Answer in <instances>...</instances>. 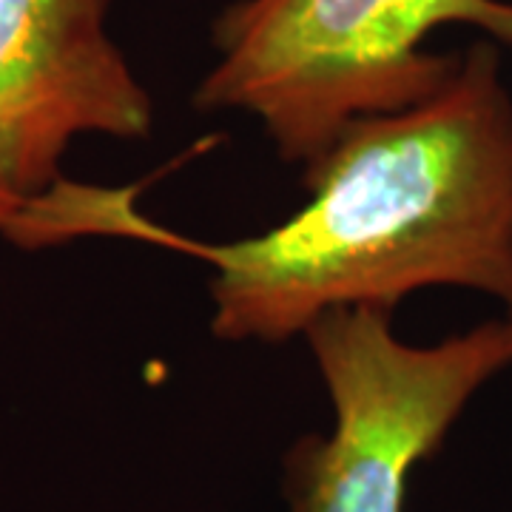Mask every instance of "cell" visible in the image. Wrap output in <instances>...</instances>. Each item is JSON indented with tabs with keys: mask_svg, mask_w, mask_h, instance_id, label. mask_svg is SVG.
Instances as JSON below:
<instances>
[{
	"mask_svg": "<svg viewBox=\"0 0 512 512\" xmlns=\"http://www.w3.org/2000/svg\"><path fill=\"white\" fill-rule=\"evenodd\" d=\"M444 23L512 46L507 0H237L214 23L194 106L251 114L282 160L311 165L350 123L439 92L461 60L424 52Z\"/></svg>",
	"mask_w": 512,
	"mask_h": 512,
	"instance_id": "2",
	"label": "cell"
},
{
	"mask_svg": "<svg viewBox=\"0 0 512 512\" xmlns=\"http://www.w3.org/2000/svg\"><path fill=\"white\" fill-rule=\"evenodd\" d=\"M384 308H336L305 328L333 404L328 439L288 456L291 512H407L416 464L484 384L512 367V322L493 319L439 345H407Z\"/></svg>",
	"mask_w": 512,
	"mask_h": 512,
	"instance_id": "3",
	"label": "cell"
},
{
	"mask_svg": "<svg viewBox=\"0 0 512 512\" xmlns=\"http://www.w3.org/2000/svg\"><path fill=\"white\" fill-rule=\"evenodd\" d=\"M111 0H0V191L49 194L77 137L146 140L151 97L106 32Z\"/></svg>",
	"mask_w": 512,
	"mask_h": 512,
	"instance_id": "4",
	"label": "cell"
},
{
	"mask_svg": "<svg viewBox=\"0 0 512 512\" xmlns=\"http://www.w3.org/2000/svg\"><path fill=\"white\" fill-rule=\"evenodd\" d=\"M311 200L259 237L202 245L97 191L94 234L154 239L214 268L211 330L285 342L336 308L396 311L421 288H470L512 322V97L490 40L416 106L350 123L305 165Z\"/></svg>",
	"mask_w": 512,
	"mask_h": 512,
	"instance_id": "1",
	"label": "cell"
},
{
	"mask_svg": "<svg viewBox=\"0 0 512 512\" xmlns=\"http://www.w3.org/2000/svg\"><path fill=\"white\" fill-rule=\"evenodd\" d=\"M26 205L29 202H20L15 197H9V194H3L0 191V231H6L9 237H12V231L18 228L20 217H23V211H26Z\"/></svg>",
	"mask_w": 512,
	"mask_h": 512,
	"instance_id": "5",
	"label": "cell"
}]
</instances>
